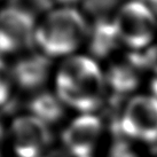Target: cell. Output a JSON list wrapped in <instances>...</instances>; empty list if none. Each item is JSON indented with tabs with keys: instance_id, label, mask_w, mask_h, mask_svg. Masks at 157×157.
I'll return each instance as SVG.
<instances>
[{
	"instance_id": "obj_1",
	"label": "cell",
	"mask_w": 157,
	"mask_h": 157,
	"mask_svg": "<svg viewBox=\"0 0 157 157\" xmlns=\"http://www.w3.org/2000/svg\"><path fill=\"white\" fill-rule=\"evenodd\" d=\"M105 87V72L88 55L67 57L55 76L56 95L66 107L82 113H93L100 108Z\"/></svg>"
},
{
	"instance_id": "obj_2",
	"label": "cell",
	"mask_w": 157,
	"mask_h": 157,
	"mask_svg": "<svg viewBox=\"0 0 157 157\" xmlns=\"http://www.w3.org/2000/svg\"><path fill=\"white\" fill-rule=\"evenodd\" d=\"M91 25L79 9L59 7L51 9L37 22L35 45L44 55L69 57L87 40Z\"/></svg>"
},
{
	"instance_id": "obj_3",
	"label": "cell",
	"mask_w": 157,
	"mask_h": 157,
	"mask_svg": "<svg viewBox=\"0 0 157 157\" xmlns=\"http://www.w3.org/2000/svg\"><path fill=\"white\" fill-rule=\"evenodd\" d=\"M121 44L131 51H140L153 44L157 30V17L153 9L139 0H128L113 18Z\"/></svg>"
},
{
	"instance_id": "obj_4",
	"label": "cell",
	"mask_w": 157,
	"mask_h": 157,
	"mask_svg": "<svg viewBox=\"0 0 157 157\" xmlns=\"http://www.w3.org/2000/svg\"><path fill=\"white\" fill-rule=\"evenodd\" d=\"M121 136L142 144H157V98L151 94L131 96L119 113Z\"/></svg>"
},
{
	"instance_id": "obj_5",
	"label": "cell",
	"mask_w": 157,
	"mask_h": 157,
	"mask_svg": "<svg viewBox=\"0 0 157 157\" xmlns=\"http://www.w3.org/2000/svg\"><path fill=\"white\" fill-rule=\"evenodd\" d=\"M37 21L29 8L8 5L0 9V60L35 45Z\"/></svg>"
},
{
	"instance_id": "obj_6",
	"label": "cell",
	"mask_w": 157,
	"mask_h": 157,
	"mask_svg": "<svg viewBox=\"0 0 157 157\" xmlns=\"http://www.w3.org/2000/svg\"><path fill=\"white\" fill-rule=\"evenodd\" d=\"M10 139L17 157H43L52 150L54 138L48 124L29 113L12 122Z\"/></svg>"
},
{
	"instance_id": "obj_7",
	"label": "cell",
	"mask_w": 157,
	"mask_h": 157,
	"mask_svg": "<svg viewBox=\"0 0 157 157\" xmlns=\"http://www.w3.org/2000/svg\"><path fill=\"white\" fill-rule=\"evenodd\" d=\"M103 123L94 113H80L62 132L64 150L72 157H92L100 142Z\"/></svg>"
},
{
	"instance_id": "obj_8",
	"label": "cell",
	"mask_w": 157,
	"mask_h": 157,
	"mask_svg": "<svg viewBox=\"0 0 157 157\" xmlns=\"http://www.w3.org/2000/svg\"><path fill=\"white\" fill-rule=\"evenodd\" d=\"M51 59L43 53H31L20 57L12 67L13 82L25 91H37L47 83L51 74Z\"/></svg>"
},
{
	"instance_id": "obj_9",
	"label": "cell",
	"mask_w": 157,
	"mask_h": 157,
	"mask_svg": "<svg viewBox=\"0 0 157 157\" xmlns=\"http://www.w3.org/2000/svg\"><path fill=\"white\" fill-rule=\"evenodd\" d=\"M87 40L88 49L94 59L108 57L122 45L113 20L107 18H100L91 26Z\"/></svg>"
},
{
	"instance_id": "obj_10",
	"label": "cell",
	"mask_w": 157,
	"mask_h": 157,
	"mask_svg": "<svg viewBox=\"0 0 157 157\" xmlns=\"http://www.w3.org/2000/svg\"><path fill=\"white\" fill-rule=\"evenodd\" d=\"M105 86L116 96L131 94L139 87L140 71L130 62L113 63L105 74Z\"/></svg>"
},
{
	"instance_id": "obj_11",
	"label": "cell",
	"mask_w": 157,
	"mask_h": 157,
	"mask_svg": "<svg viewBox=\"0 0 157 157\" xmlns=\"http://www.w3.org/2000/svg\"><path fill=\"white\" fill-rule=\"evenodd\" d=\"M30 115L37 117L44 123L52 125L60 122L64 116L66 105L60 98L51 92H40L29 101Z\"/></svg>"
},
{
	"instance_id": "obj_12",
	"label": "cell",
	"mask_w": 157,
	"mask_h": 157,
	"mask_svg": "<svg viewBox=\"0 0 157 157\" xmlns=\"http://www.w3.org/2000/svg\"><path fill=\"white\" fill-rule=\"evenodd\" d=\"M127 62L139 71L148 70L157 75V44H151L140 51H131Z\"/></svg>"
},
{
	"instance_id": "obj_13",
	"label": "cell",
	"mask_w": 157,
	"mask_h": 157,
	"mask_svg": "<svg viewBox=\"0 0 157 157\" xmlns=\"http://www.w3.org/2000/svg\"><path fill=\"white\" fill-rule=\"evenodd\" d=\"M12 74L2 60H0V109L8 105L12 95Z\"/></svg>"
},
{
	"instance_id": "obj_14",
	"label": "cell",
	"mask_w": 157,
	"mask_h": 157,
	"mask_svg": "<svg viewBox=\"0 0 157 157\" xmlns=\"http://www.w3.org/2000/svg\"><path fill=\"white\" fill-rule=\"evenodd\" d=\"M109 157H140L139 154L135 153L133 148L126 142L119 141L113 144Z\"/></svg>"
},
{
	"instance_id": "obj_15",
	"label": "cell",
	"mask_w": 157,
	"mask_h": 157,
	"mask_svg": "<svg viewBox=\"0 0 157 157\" xmlns=\"http://www.w3.org/2000/svg\"><path fill=\"white\" fill-rule=\"evenodd\" d=\"M79 1L82 0H53V2L62 5V7H72V5L77 4Z\"/></svg>"
},
{
	"instance_id": "obj_16",
	"label": "cell",
	"mask_w": 157,
	"mask_h": 157,
	"mask_svg": "<svg viewBox=\"0 0 157 157\" xmlns=\"http://www.w3.org/2000/svg\"><path fill=\"white\" fill-rule=\"evenodd\" d=\"M150 94L157 98V75H155L154 78L150 80Z\"/></svg>"
},
{
	"instance_id": "obj_17",
	"label": "cell",
	"mask_w": 157,
	"mask_h": 157,
	"mask_svg": "<svg viewBox=\"0 0 157 157\" xmlns=\"http://www.w3.org/2000/svg\"><path fill=\"white\" fill-rule=\"evenodd\" d=\"M142 1L144 4H146L150 9H153L154 13L157 14V0H139Z\"/></svg>"
},
{
	"instance_id": "obj_18",
	"label": "cell",
	"mask_w": 157,
	"mask_h": 157,
	"mask_svg": "<svg viewBox=\"0 0 157 157\" xmlns=\"http://www.w3.org/2000/svg\"><path fill=\"white\" fill-rule=\"evenodd\" d=\"M4 139H5V130L1 122H0V147H1V144H2Z\"/></svg>"
},
{
	"instance_id": "obj_19",
	"label": "cell",
	"mask_w": 157,
	"mask_h": 157,
	"mask_svg": "<svg viewBox=\"0 0 157 157\" xmlns=\"http://www.w3.org/2000/svg\"><path fill=\"white\" fill-rule=\"evenodd\" d=\"M17 0H0V2H8L9 5H14Z\"/></svg>"
}]
</instances>
